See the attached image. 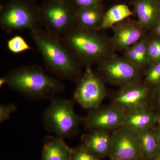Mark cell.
I'll use <instances>...</instances> for the list:
<instances>
[{"instance_id": "d4e9b609", "label": "cell", "mask_w": 160, "mask_h": 160, "mask_svg": "<svg viewBox=\"0 0 160 160\" xmlns=\"http://www.w3.org/2000/svg\"><path fill=\"white\" fill-rule=\"evenodd\" d=\"M17 110V107L13 103L3 104L0 106V122L3 123L8 120L10 115Z\"/></svg>"}, {"instance_id": "1f68e13d", "label": "cell", "mask_w": 160, "mask_h": 160, "mask_svg": "<svg viewBox=\"0 0 160 160\" xmlns=\"http://www.w3.org/2000/svg\"><path fill=\"white\" fill-rule=\"evenodd\" d=\"M157 122L159 126L160 127V114L158 115Z\"/></svg>"}, {"instance_id": "4316f807", "label": "cell", "mask_w": 160, "mask_h": 160, "mask_svg": "<svg viewBox=\"0 0 160 160\" xmlns=\"http://www.w3.org/2000/svg\"><path fill=\"white\" fill-rule=\"evenodd\" d=\"M152 36L160 38V19L151 31Z\"/></svg>"}, {"instance_id": "e0dca14e", "label": "cell", "mask_w": 160, "mask_h": 160, "mask_svg": "<svg viewBox=\"0 0 160 160\" xmlns=\"http://www.w3.org/2000/svg\"><path fill=\"white\" fill-rule=\"evenodd\" d=\"M72 149L63 139L57 137L45 138L41 160H71Z\"/></svg>"}, {"instance_id": "4dcf8cb0", "label": "cell", "mask_w": 160, "mask_h": 160, "mask_svg": "<svg viewBox=\"0 0 160 160\" xmlns=\"http://www.w3.org/2000/svg\"><path fill=\"white\" fill-rule=\"evenodd\" d=\"M151 160H160V152Z\"/></svg>"}, {"instance_id": "ac0fdd59", "label": "cell", "mask_w": 160, "mask_h": 160, "mask_svg": "<svg viewBox=\"0 0 160 160\" xmlns=\"http://www.w3.org/2000/svg\"><path fill=\"white\" fill-rule=\"evenodd\" d=\"M149 38L145 36L124 51L123 57L140 71L151 65L148 49Z\"/></svg>"}, {"instance_id": "4fadbf2b", "label": "cell", "mask_w": 160, "mask_h": 160, "mask_svg": "<svg viewBox=\"0 0 160 160\" xmlns=\"http://www.w3.org/2000/svg\"><path fill=\"white\" fill-rule=\"evenodd\" d=\"M133 7L138 22L146 31H151L160 19L158 0H135Z\"/></svg>"}, {"instance_id": "d6986e66", "label": "cell", "mask_w": 160, "mask_h": 160, "mask_svg": "<svg viewBox=\"0 0 160 160\" xmlns=\"http://www.w3.org/2000/svg\"><path fill=\"white\" fill-rule=\"evenodd\" d=\"M142 158L152 159L160 152L156 133L151 128L137 132Z\"/></svg>"}, {"instance_id": "7c38bea8", "label": "cell", "mask_w": 160, "mask_h": 160, "mask_svg": "<svg viewBox=\"0 0 160 160\" xmlns=\"http://www.w3.org/2000/svg\"><path fill=\"white\" fill-rule=\"evenodd\" d=\"M112 29V49L119 51H124L146 35V30L138 21L129 18L116 24Z\"/></svg>"}, {"instance_id": "f1b7e54d", "label": "cell", "mask_w": 160, "mask_h": 160, "mask_svg": "<svg viewBox=\"0 0 160 160\" xmlns=\"http://www.w3.org/2000/svg\"><path fill=\"white\" fill-rule=\"evenodd\" d=\"M5 84H6V79L5 78L3 77L1 78V79H0V86H1V88H2V87Z\"/></svg>"}, {"instance_id": "484cf974", "label": "cell", "mask_w": 160, "mask_h": 160, "mask_svg": "<svg viewBox=\"0 0 160 160\" xmlns=\"http://www.w3.org/2000/svg\"><path fill=\"white\" fill-rule=\"evenodd\" d=\"M102 0H71L78 8H88L100 6Z\"/></svg>"}, {"instance_id": "ba28073f", "label": "cell", "mask_w": 160, "mask_h": 160, "mask_svg": "<svg viewBox=\"0 0 160 160\" xmlns=\"http://www.w3.org/2000/svg\"><path fill=\"white\" fill-rule=\"evenodd\" d=\"M98 65L99 71L104 79L122 86L135 82L140 71L123 57L110 55Z\"/></svg>"}, {"instance_id": "e575fe53", "label": "cell", "mask_w": 160, "mask_h": 160, "mask_svg": "<svg viewBox=\"0 0 160 160\" xmlns=\"http://www.w3.org/2000/svg\"></svg>"}, {"instance_id": "83f0119b", "label": "cell", "mask_w": 160, "mask_h": 160, "mask_svg": "<svg viewBox=\"0 0 160 160\" xmlns=\"http://www.w3.org/2000/svg\"><path fill=\"white\" fill-rule=\"evenodd\" d=\"M156 133L157 137L158 140V142L160 150V127L159 126L158 129L157 131L155 132Z\"/></svg>"}, {"instance_id": "7a4b0ae2", "label": "cell", "mask_w": 160, "mask_h": 160, "mask_svg": "<svg viewBox=\"0 0 160 160\" xmlns=\"http://www.w3.org/2000/svg\"><path fill=\"white\" fill-rule=\"evenodd\" d=\"M6 84L27 97L52 99L64 90V86L37 65L15 68L4 76Z\"/></svg>"}, {"instance_id": "8fae6325", "label": "cell", "mask_w": 160, "mask_h": 160, "mask_svg": "<svg viewBox=\"0 0 160 160\" xmlns=\"http://www.w3.org/2000/svg\"><path fill=\"white\" fill-rule=\"evenodd\" d=\"M149 87L144 83L136 81L122 86L116 94L113 105L125 113L146 106Z\"/></svg>"}, {"instance_id": "52a82bcc", "label": "cell", "mask_w": 160, "mask_h": 160, "mask_svg": "<svg viewBox=\"0 0 160 160\" xmlns=\"http://www.w3.org/2000/svg\"><path fill=\"white\" fill-rule=\"evenodd\" d=\"M78 82L74 99L85 109L92 110L99 108L106 94L102 78L88 67Z\"/></svg>"}, {"instance_id": "ffe728a7", "label": "cell", "mask_w": 160, "mask_h": 160, "mask_svg": "<svg viewBox=\"0 0 160 160\" xmlns=\"http://www.w3.org/2000/svg\"><path fill=\"white\" fill-rule=\"evenodd\" d=\"M133 14L132 12L126 5H115L104 14L100 30L112 28L116 24L129 18Z\"/></svg>"}, {"instance_id": "7402d4cb", "label": "cell", "mask_w": 160, "mask_h": 160, "mask_svg": "<svg viewBox=\"0 0 160 160\" xmlns=\"http://www.w3.org/2000/svg\"><path fill=\"white\" fill-rule=\"evenodd\" d=\"M144 83L148 86L160 85V62L152 63L147 68Z\"/></svg>"}, {"instance_id": "3957f363", "label": "cell", "mask_w": 160, "mask_h": 160, "mask_svg": "<svg viewBox=\"0 0 160 160\" xmlns=\"http://www.w3.org/2000/svg\"><path fill=\"white\" fill-rule=\"evenodd\" d=\"M98 31L85 30L75 26L62 39L76 59L87 67L99 64L111 55V42Z\"/></svg>"}, {"instance_id": "9c48e42d", "label": "cell", "mask_w": 160, "mask_h": 160, "mask_svg": "<svg viewBox=\"0 0 160 160\" xmlns=\"http://www.w3.org/2000/svg\"><path fill=\"white\" fill-rule=\"evenodd\" d=\"M111 160H140L142 158L136 132L122 126L112 135Z\"/></svg>"}, {"instance_id": "44dd1931", "label": "cell", "mask_w": 160, "mask_h": 160, "mask_svg": "<svg viewBox=\"0 0 160 160\" xmlns=\"http://www.w3.org/2000/svg\"><path fill=\"white\" fill-rule=\"evenodd\" d=\"M7 46L9 51L14 54L32 49L25 39L18 35L10 38L7 42Z\"/></svg>"}, {"instance_id": "5bb4252c", "label": "cell", "mask_w": 160, "mask_h": 160, "mask_svg": "<svg viewBox=\"0 0 160 160\" xmlns=\"http://www.w3.org/2000/svg\"><path fill=\"white\" fill-rule=\"evenodd\" d=\"M158 115L146 106L126 112L123 126L135 132L151 128L157 122Z\"/></svg>"}, {"instance_id": "5b68a950", "label": "cell", "mask_w": 160, "mask_h": 160, "mask_svg": "<svg viewBox=\"0 0 160 160\" xmlns=\"http://www.w3.org/2000/svg\"><path fill=\"white\" fill-rule=\"evenodd\" d=\"M39 10L31 4L21 1L10 2L1 9L0 26L6 32L29 30L40 28Z\"/></svg>"}, {"instance_id": "603a6c76", "label": "cell", "mask_w": 160, "mask_h": 160, "mask_svg": "<svg viewBox=\"0 0 160 160\" xmlns=\"http://www.w3.org/2000/svg\"><path fill=\"white\" fill-rule=\"evenodd\" d=\"M71 160H102V158L82 145L72 149Z\"/></svg>"}, {"instance_id": "8992f818", "label": "cell", "mask_w": 160, "mask_h": 160, "mask_svg": "<svg viewBox=\"0 0 160 160\" xmlns=\"http://www.w3.org/2000/svg\"><path fill=\"white\" fill-rule=\"evenodd\" d=\"M75 11L67 0L49 2L39 9L41 22L49 32L63 37L75 26Z\"/></svg>"}, {"instance_id": "cb8c5ba5", "label": "cell", "mask_w": 160, "mask_h": 160, "mask_svg": "<svg viewBox=\"0 0 160 160\" xmlns=\"http://www.w3.org/2000/svg\"><path fill=\"white\" fill-rule=\"evenodd\" d=\"M148 49L151 64L160 62V38L154 36L149 37Z\"/></svg>"}, {"instance_id": "6da1fadb", "label": "cell", "mask_w": 160, "mask_h": 160, "mask_svg": "<svg viewBox=\"0 0 160 160\" xmlns=\"http://www.w3.org/2000/svg\"><path fill=\"white\" fill-rule=\"evenodd\" d=\"M30 34L50 71L62 79H79L77 60L62 38L40 28L30 31Z\"/></svg>"}, {"instance_id": "9a60e30c", "label": "cell", "mask_w": 160, "mask_h": 160, "mask_svg": "<svg viewBox=\"0 0 160 160\" xmlns=\"http://www.w3.org/2000/svg\"><path fill=\"white\" fill-rule=\"evenodd\" d=\"M112 135L108 130H90L83 138V145L101 158L109 155L111 148Z\"/></svg>"}, {"instance_id": "f546056e", "label": "cell", "mask_w": 160, "mask_h": 160, "mask_svg": "<svg viewBox=\"0 0 160 160\" xmlns=\"http://www.w3.org/2000/svg\"><path fill=\"white\" fill-rule=\"evenodd\" d=\"M158 104L160 105V84L158 85Z\"/></svg>"}, {"instance_id": "277c9868", "label": "cell", "mask_w": 160, "mask_h": 160, "mask_svg": "<svg viewBox=\"0 0 160 160\" xmlns=\"http://www.w3.org/2000/svg\"><path fill=\"white\" fill-rule=\"evenodd\" d=\"M81 121L74 111L73 102L65 99H52L43 114L47 130L63 139L75 134Z\"/></svg>"}, {"instance_id": "30bf717a", "label": "cell", "mask_w": 160, "mask_h": 160, "mask_svg": "<svg viewBox=\"0 0 160 160\" xmlns=\"http://www.w3.org/2000/svg\"><path fill=\"white\" fill-rule=\"evenodd\" d=\"M83 119L89 130H116L123 126L126 113L112 105L102 108L92 109Z\"/></svg>"}, {"instance_id": "836d02e7", "label": "cell", "mask_w": 160, "mask_h": 160, "mask_svg": "<svg viewBox=\"0 0 160 160\" xmlns=\"http://www.w3.org/2000/svg\"><path fill=\"white\" fill-rule=\"evenodd\" d=\"M159 2L160 3V0H158Z\"/></svg>"}, {"instance_id": "d6a6232c", "label": "cell", "mask_w": 160, "mask_h": 160, "mask_svg": "<svg viewBox=\"0 0 160 160\" xmlns=\"http://www.w3.org/2000/svg\"><path fill=\"white\" fill-rule=\"evenodd\" d=\"M47 1H49V2H55V1H62V0H47Z\"/></svg>"}, {"instance_id": "2e32d148", "label": "cell", "mask_w": 160, "mask_h": 160, "mask_svg": "<svg viewBox=\"0 0 160 160\" xmlns=\"http://www.w3.org/2000/svg\"><path fill=\"white\" fill-rule=\"evenodd\" d=\"M104 14L101 6L78 8L75 11V26L89 31H99Z\"/></svg>"}]
</instances>
